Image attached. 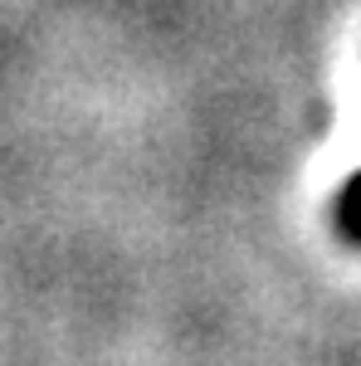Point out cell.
<instances>
[{"mask_svg": "<svg viewBox=\"0 0 361 366\" xmlns=\"http://www.w3.org/2000/svg\"><path fill=\"white\" fill-rule=\"evenodd\" d=\"M342 229L361 239V181H352L347 191H342Z\"/></svg>", "mask_w": 361, "mask_h": 366, "instance_id": "1", "label": "cell"}]
</instances>
